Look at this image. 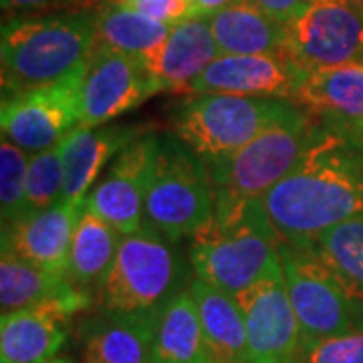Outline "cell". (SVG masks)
I'll return each instance as SVG.
<instances>
[{
  "label": "cell",
  "mask_w": 363,
  "mask_h": 363,
  "mask_svg": "<svg viewBox=\"0 0 363 363\" xmlns=\"http://www.w3.org/2000/svg\"><path fill=\"white\" fill-rule=\"evenodd\" d=\"M260 202L283 245L313 247L327 230L363 216V152L347 131L323 125L297 168Z\"/></svg>",
  "instance_id": "cell-1"
},
{
  "label": "cell",
  "mask_w": 363,
  "mask_h": 363,
  "mask_svg": "<svg viewBox=\"0 0 363 363\" xmlns=\"http://www.w3.org/2000/svg\"><path fill=\"white\" fill-rule=\"evenodd\" d=\"M83 73L85 69L47 87L2 95V138L26 154L59 145L79 128V89Z\"/></svg>",
  "instance_id": "cell-10"
},
{
  "label": "cell",
  "mask_w": 363,
  "mask_h": 363,
  "mask_svg": "<svg viewBox=\"0 0 363 363\" xmlns=\"http://www.w3.org/2000/svg\"><path fill=\"white\" fill-rule=\"evenodd\" d=\"M140 125H111L77 128L63 140V204H85L91 188L113 157L130 145L135 138L145 133Z\"/></svg>",
  "instance_id": "cell-19"
},
{
  "label": "cell",
  "mask_w": 363,
  "mask_h": 363,
  "mask_svg": "<svg viewBox=\"0 0 363 363\" xmlns=\"http://www.w3.org/2000/svg\"><path fill=\"white\" fill-rule=\"evenodd\" d=\"M156 317H135L95 309L77 325L79 355L83 363H156Z\"/></svg>",
  "instance_id": "cell-17"
},
{
  "label": "cell",
  "mask_w": 363,
  "mask_h": 363,
  "mask_svg": "<svg viewBox=\"0 0 363 363\" xmlns=\"http://www.w3.org/2000/svg\"><path fill=\"white\" fill-rule=\"evenodd\" d=\"M198 317L216 363H248L247 325L234 295L194 277L190 281Z\"/></svg>",
  "instance_id": "cell-22"
},
{
  "label": "cell",
  "mask_w": 363,
  "mask_h": 363,
  "mask_svg": "<svg viewBox=\"0 0 363 363\" xmlns=\"http://www.w3.org/2000/svg\"><path fill=\"white\" fill-rule=\"evenodd\" d=\"M89 309L73 301H45L4 313L0 319V363H45L69 337L71 319Z\"/></svg>",
  "instance_id": "cell-15"
},
{
  "label": "cell",
  "mask_w": 363,
  "mask_h": 363,
  "mask_svg": "<svg viewBox=\"0 0 363 363\" xmlns=\"http://www.w3.org/2000/svg\"><path fill=\"white\" fill-rule=\"evenodd\" d=\"M156 150V130L135 138L111 160L104 178L85 198V206L116 226L121 234L135 233L145 224V196Z\"/></svg>",
  "instance_id": "cell-12"
},
{
  "label": "cell",
  "mask_w": 363,
  "mask_h": 363,
  "mask_svg": "<svg viewBox=\"0 0 363 363\" xmlns=\"http://www.w3.org/2000/svg\"><path fill=\"white\" fill-rule=\"evenodd\" d=\"M121 238L123 234L116 226L83 204L69 252L67 277L71 283L91 297L99 298V291L111 271Z\"/></svg>",
  "instance_id": "cell-23"
},
{
  "label": "cell",
  "mask_w": 363,
  "mask_h": 363,
  "mask_svg": "<svg viewBox=\"0 0 363 363\" xmlns=\"http://www.w3.org/2000/svg\"><path fill=\"white\" fill-rule=\"evenodd\" d=\"M295 107L297 104L281 97L196 95L176 107L172 133L196 156L212 162L242 150Z\"/></svg>",
  "instance_id": "cell-7"
},
{
  "label": "cell",
  "mask_w": 363,
  "mask_h": 363,
  "mask_svg": "<svg viewBox=\"0 0 363 363\" xmlns=\"http://www.w3.org/2000/svg\"><path fill=\"white\" fill-rule=\"evenodd\" d=\"M176 245L147 224L123 234L95 309L157 317L172 298L188 289V267Z\"/></svg>",
  "instance_id": "cell-5"
},
{
  "label": "cell",
  "mask_w": 363,
  "mask_h": 363,
  "mask_svg": "<svg viewBox=\"0 0 363 363\" xmlns=\"http://www.w3.org/2000/svg\"><path fill=\"white\" fill-rule=\"evenodd\" d=\"M45 363H71L69 359H63V357H52V359H49V362Z\"/></svg>",
  "instance_id": "cell-35"
},
{
  "label": "cell",
  "mask_w": 363,
  "mask_h": 363,
  "mask_svg": "<svg viewBox=\"0 0 363 363\" xmlns=\"http://www.w3.org/2000/svg\"><path fill=\"white\" fill-rule=\"evenodd\" d=\"M281 260L303 345L363 329V313L315 248L281 242Z\"/></svg>",
  "instance_id": "cell-8"
},
{
  "label": "cell",
  "mask_w": 363,
  "mask_h": 363,
  "mask_svg": "<svg viewBox=\"0 0 363 363\" xmlns=\"http://www.w3.org/2000/svg\"><path fill=\"white\" fill-rule=\"evenodd\" d=\"M93 14L97 45L142 61L166 40L174 26L140 13L125 0H105Z\"/></svg>",
  "instance_id": "cell-26"
},
{
  "label": "cell",
  "mask_w": 363,
  "mask_h": 363,
  "mask_svg": "<svg viewBox=\"0 0 363 363\" xmlns=\"http://www.w3.org/2000/svg\"><path fill=\"white\" fill-rule=\"evenodd\" d=\"M79 0H2V11L9 14H28L51 11L59 6H67Z\"/></svg>",
  "instance_id": "cell-33"
},
{
  "label": "cell",
  "mask_w": 363,
  "mask_h": 363,
  "mask_svg": "<svg viewBox=\"0 0 363 363\" xmlns=\"http://www.w3.org/2000/svg\"><path fill=\"white\" fill-rule=\"evenodd\" d=\"M220 55H283L285 23L245 0L208 16Z\"/></svg>",
  "instance_id": "cell-24"
},
{
  "label": "cell",
  "mask_w": 363,
  "mask_h": 363,
  "mask_svg": "<svg viewBox=\"0 0 363 363\" xmlns=\"http://www.w3.org/2000/svg\"><path fill=\"white\" fill-rule=\"evenodd\" d=\"M321 130L323 125L315 121V116L297 105L242 150L206 162L214 190V208L260 200L297 168Z\"/></svg>",
  "instance_id": "cell-4"
},
{
  "label": "cell",
  "mask_w": 363,
  "mask_h": 363,
  "mask_svg": "<svg viewBox=\"0 0 363 363\" xmlns=\"http://www.w3.org/2000/svg\"><path fill=\"white\" fill-rule=\"evenodd\" d=\"M83 204H55L2 230V248L45 271L67 274L69 252Z\"/></svg>",
  "instance_id": "cell-18"
},
{
  "label": "cell",
  "mask_w": 363,
  "mask_h": 363,
  "mask_svg": "<svg viewBox=\"0 0 363 363\" xmlns=\"http://www.w3.org/2000/svg\"><path fill=\"white\" fill-rule=\"evenodd\" d=\"M313 248L363 313V216L321 234Z\"/></svg>",
  "instance_id": "cell-27"
},
{
  "label": "cell",
  "mask_w": 363,
  "mask_h": 363,
  "mask_svg": "<svg viewBox=\"0 0 363 363\" xmlns=\"http://www.w3.org/2000/svg\"><path fill=\"white\" fill-rule=\"evenodd\" d=\"M154 362L216 363L190 289L180 291L157 313L154 325Z\"/></svg>",
  "instance_id": "cell-25"
},
{
  "label": "cell",
  "mask_w": 363,
  "mask_h": 363,
  "mask_svg": "<svg viewBox=\"0 0 363 363\" xmlns=\"http://www.w3.org/2000/svg\"><path fill=\"white\" fill-rule=\"evenodd\" d=\"M188 260L196 277L234 297L283 269L281 242L260 200L214 208L188 238Z\"/></svg>",
  "instance_id": "cell-2"
},
{
  "label": "cell",
  "mask_w": 363,
  "mask_h": 363,
  "mask_svg": "<svg viewBox=\"0 0 363 363\" xmlns=\"http://www.w3.org/2000/svg\"><path fill=\"white\" fill-rule=\"evenodd\" d=\"M236 301L247 325L248 363H297L303 335L283 269L236 295Z\"/></svg>",
  "instance_id": "cell-13"
},
{
  "label": "cell",
  "mask_w": 363,
  "mask_h": 363,
  "mask_svg": "<svg viewBox=\"0 0 363 363\" xmlns=\"http://www.w3.org/2000/svg\"><path fill=\"white\" fill-rule=\"evenodd\" d=\"M245 2L286 25L303 11H307L315 0H245Z\"/></svg>",
  "instance_id": "cell-32"
},
{
  "label": "cell",
  "mask_w": 363,
  "mask_h": 363,
  "mask_svg": "<svg viewBox=\"0 0 363 363\" xmlns=\"http://www.w3.org/2000/svg\"><path fill=\"white\" fill-rule=\"evenodd\" d=\"M283 57L303 71L363 63V6L315 0L285 25Z\"/></svg>",
  "instance_id": "cell-9"
},
{
  "label": "cell",
  "mask_w": 363,
  "mask_h": 363,
  "mask_svg": "<svg viewBox=\"0 0 363 363\" xmlns=\"http://www.w3.org/2000/svg\"><path fill=\"white\" fill-rule=\"evenodd\" d=\"M140 13L157 18L166 25H178L182 21L192 18L188 0H125Z\"/></svg>",
  "instance_id": "cell-31"
},
{
  "label": "cell",
  "mask_w": 363,
  "mask_h": 363,
  "mask_svg": "<svg viewBox=\"0 0 363 363\" xmlns=\"http://www.w3.org/2000/svg\"><path fill=\"white\" fill-rule=\"evenodd\" d=\"M156 95L142 59L95 45L79 89V128H99Z\"/></svg>",
  "instance_id": "cell-11"
},
{
  "label": "cell",
  "mask_w": 363,
  "mask_h": 363,
  "mask_svg": "<svg viewBox=\"0 0 363 363\" xmlns=\"http://www.w3.org/2000/svg\"><path fill=\"white\" fill-rule=\"evenodd\" d=\"M97 45L95 14L14 16L2 26V95L47 87L85 69Z\"/></svg>",
  "instance_id": "cell-3"
},
{
  "label": "cell",
  "mask_w": 363,
  "mask_h": 363,
  "mask_svg": "<svg viewBox=\"0 0 363 363\" xmlns=\"http://www.w3.org/2000/svg\"><path fill=\"white\" fill-rule=\"evenodd\" d=\"M303 69L283 55H220L194 79L190 95L293 97Z\"/></svg>",
  "instance_id": "cell-14"
},
{
  "label": "cell",
  "mask_w": 363,
  "mask_h": 363,
  "mask_svg": "<svg viewBox=\"0 0 363 363\" xmlns=\"http://www.w3.org/2000/svg\"><path fill=\"white\" fill-rule=\"evenodd\" d=\"M214 214L206 162L176 133H157L154 169L145 196V224L172 242L190 238Z\"/></svg>",
  "instance_id": "cell-6"
},
{
  "label": "cell",
  "mask_w": 363,
  "mask_h": 363,
  "mask_svg": "<svg viewBox=\"0 0 363 363\" xmlns=\"http://www.w3.org/2000/svg\"><path fill=\"white\" fill-rule=\"evenodd\" d=\"M353 4H357V6H363V0H350Z\"/></svg>",
  "instance_id": "cell-36"
},
{
  "label": "cell",
  "mask_w": 363,
  "mask_h": 363,
  "mask_svg": "<svg viewBox=\"0 0 363 363\" xmlns=\"http://www.w3.org/2000/svg\"><path fill=\"white\" fill-rule=\"evenodd\" d=\"M65 184L63 142L28 157L25 184V216L43 212L61 202Z\"/></svg>",
  "instance_id": "cell-28"
},
{
  "label": "cell",
  "mask_w": 363,
  "mask_h": 363,
  "mask_svg": "<svg viewBox=\"0 0 363 363\" xmlns=\"http://www.w3.org/2000/svg\"><path fill=\"white\" fill-rule=\"evenodd\" d=\"M220 57L208 18H188L172 26L166 40L143 59L156 93H188L194 79Z\"/></svg>",
  "instance_id": "cell-16"
},
{
  "label": "cell",
  "mask_w": 363,
  "mask_h": 363,
  "mask_svg": "<svg viewBox=\"0 0 363 363\" xmlns=\"http://www.w3.org/2000/svg\"><path fill=\"white\" fill-rule=\"evenodd\" d=\"M45 301H73L87 309L97 307V298L71 283L67 274L35 267L33 262L16 257L2 248L0 259V309L4 313L18 311Z\"/></svg>",
  "instance_id": "cell-21"
},
{
  "label": "cell",
  "mask_w": 363,
  "mask_h": 363,
  "mask_svg": "<svg viewBox=\"0 0 363 363\" xmlns=\"http://www.w3.org/2000/svg\"><path fill=\"white\" fill-rule=\"evenodd\" d=\"M291 101L363 135V63L303 71Z\"/></svg>",
  "instance_id": "cell-20"
},
{
  "label": "cell",
  "mask_w": 363,
  "mask_h": 363,
  "mask_svg": "<svg viewBox=\"0 0 363 363\" xmlns=\"http://www.w3.org/2000/svg\"><path fill=\"white\" fill-rule=\"evenodd\" d=\"M28 157L25 150L2 138L0 143V214L2 230L13 226L25 214V184Z\"/></svg>",
  "instance_id": "cell-29"
},
{
  "label": "cell",
  "mask_w": 363,
  "mask_h": 363,
  "mask_svg": "<svg viewBox=\"0 0 363 363\" xmlns=\"http://www.w3.org/2000/svg\"><path fill=\"white\" fill-rule=\"evenodd\" d=\"M297 363H363V329L305 343Z\"/></svg>",
  "instance_id": "cell-30"
},
{
  "label": "cell",
  "mask_w": 363,
  "mask_h": 363,
  "mask_svg": "<svg viewBox=\"0 0 363 363\" xmlns=\"http://www.w3.org/2000/svg\"><path fill=\"white\" fill-rule=\"evenodd\" d=\"M233 2H236V0H188L192 18H208L222 9H226Z\"/></svg>",
  "instance_id": "cell-34"
}]
</instances>
